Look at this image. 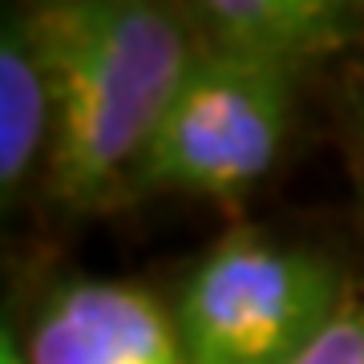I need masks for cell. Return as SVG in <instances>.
<instances>
[{"label":"cell","instance_id":"obj_1","mask_svg":"<svg viewBox=\"0 0 364 364\" xmlns=\"http://www.w3.org/2000/svg\"><path fill=\"white\" fill-rule=\"evenodd\" d=\"M25 21L53 93V191L93 207L138 170L198 53L186 25L150 4L69 0Z\"/></svg>","mask_w":364,"mask_h":364},{"label":"cell","instance_id":"obj_2","mask_svg":"<svg viewBox=\"0 0 364 364\" xmlns=\"http://www.w3.org/2000/svg\"><path fill=\"white\" fill-rule=\"evenodd\" d=\"M340 279L308 251L235 231L178 299L186 364H287L340 320Z\"/></svg>","mask_w":364,"mask_h":364},{"label":"cell","instance_id":"obj_3","mask_svg":"<svg viewBox=\"0 0 364 364\" xmlns=\"http://www.w3.org/2000/svg\"><path fill=\"white\" fill-rule=\"evenodd\" d=\"M291 109V69L203 49L138 162L146 186L235 198L267 174Z\"/></svg>","mask_w":364,"mask_h":364},{"label":"cell","instance_id":"obj_4","mask_svg":"<svg viewBox=\"0 0 364 364\" xmlns=\"http://www.w3.org/2000/svg\"><path fill=\"white\" fill-rule=\"evenodd\" d=\"M28 364H186L178 324L130 284H73L45 304Z\"/></svg>","mask_w":364,"mask_h":364},{"label":"cell","instance_id":"obj_5","mask_svg":"<svg viewBox=\"0 0 364 364\" xmlns=\"http://www.w3.org/2000/svg\"><path fill=\"white\" fill-rule=\"evenodd\" d=\"M198 13L210 33L207 49L287 69L299 57L340 49L360 33V13L332 0H215Z\"/></svg>","mask_w":364,"mask_h":364},{"label":"cell","instance_id":"obj_6","mask_svg":"<svg viewBox=\"0 0 364 364\" xmlns=\"http://www.w3.org/2000/svg\"><path fill=\"white\" fill-rule=\"evenodd\" d=\"M53 138V93L37 57L25 13L4 16L0 37V178L4 186L25 178L33 158Z\"/></svg>","mask_w":364,"mask_h":364},{"label":"cell","instance_id":"obj_7","mask_svg":"<svg viewBox=\"0 0 364 364\" xmlns=\"http://www.w3.org/2000/svg\"><path fill=\"white\" fill-rule=\"evenodd\" d=\"M287 364H364V308H344L324 336Z\"/></svg>","mask_w":364,"mask_h":364},{"label":"cell","instance_id":"obj_8","mask_svg":"<svg viewBox=\"0 0 364 364\" xmlns=\"http://www.w3.org/2000/svg\"><path fill=\"white\" fill-rule=\"evenodd\" d=\"M0 364H25L21 360V352H16V340L4 332V340H0Z\"/></svg>","mask_w":364,"mask_h":364}]
</instances>
